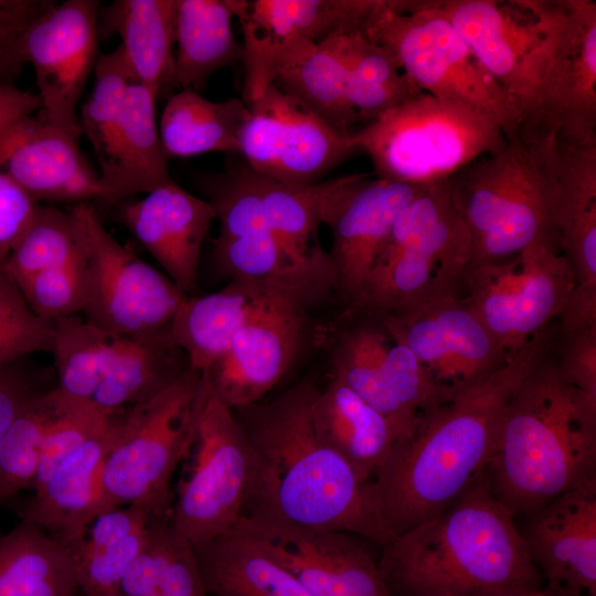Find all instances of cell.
Listing matches in <instances>:
<instances>
[{
  "mask_svg": "<svg viewBox=\"0 0 596 596\" xmlns=\"http://www.w3.org/2000/svg\"><path fill=\"white\" fill-rule=\"evenodd\" d=\"M318 390L306 380L272 402L234 409L256 458L244 517L347 532L383 547L395 534L375 481L362 480L316 432L312 404Z\"/></svg>",
  "mask_w": 596,
  "mask_h": 596,
  "instance_id": "6da1fadb",
  "label": "cell"
},
{
  "mask_svg": "<svg viewBox=\"0 0 596 596\" xmlns=\"http://www.w3.org/2000/svg\"><path fill=\"white\" fill-rule=\"evenodd\" d=\"M547 326L497 370L424 414L374 476L395 536L436 515L488 468L505 406L552 347Z\"/></svg>",
  "mask_w": 596,
  "mask_h": 596,
  "instance_id": "7a4b0ae2",
  "label": "cell"
},
{
  "mask_svg": "<svg viewBox=\"0 0 596 596\" xmlns=\"http://www.w3.org/2000/svg\"><path fill=\"white\" fill-rule=\"evenodd\" d=\"M403 596H479L541 588L514 513L487 475L436 515L396 535L377 561Z\"/></svg>",
  "mask_w": 596,
  "mask_h": 596,
  "instance_id": "3957f363",
  "label": "cell"
},
{
  "mask_svg": "<svg viewBox=\"0 0 596 596\" xmlns=\"http://www.w3.org/2000/svg\"><path fill=\"white\" fill-rule=\"evenodd\" d=\"M551 349L511 395L486 470L515 517L596 483V398L564 381Z\"/></svg>",
  "mask_w": 596,
  "mask_h": 596,
  "instance_id": "277c9868",
  "label": "cell"
},
{
  "mask_svg": "<svg viewBox=\"0 0 596 596\" xmlns=\"http://www.w3.org/2000/svg\"><path fill=\"white\" fill-rule=\"evenodd\" d=\"M552 142L553 135L511 137L502 150L448 179L454 205L470 236V264L508 258L541 236L557 235Z\"/></svg>",
  "mask_w": 596,
  "mask_h": 596,
  "instance_id": "5b68a950",
  "label": "cell"
},
{
  "mask_svg": "<svg viewBox=\"0 0 596 596\" xmlns=\"http://www.w3.org/2000/svg\"><path fill=\"white\" fill-rule=\"evenodd\" d=\"M470 260L448 179L426 185L398 213L361 299L345 310L380 317L462 291Z\"/></svg>",
  "mask_w": 596,
  "mask_h": 596,
  "instance_id": "8992f818",
  "label": "cell"
},
{
  "mask_svg": "<svg viewBox=\"0 0 596 596\" xmlns=\"http://www.w3.org/2000/svg\"><path fill=\"white\" fill-rule=\"evenodd\" d=\"M206 381V372L190 366L152 398L110 413L100 513L129 505L171 511V479L190 447Z\"/></svg>",
  "mask_w": 596,
  "mask_h": 596,
  "instance_id": "52a82bcc",
  "label": "cell"
},
{
  "mask_svg": "<svg viewBox=\"0 0 596 596\" xmlns=\"http://www.w3.org/2000/svg\"><path fill=\"white\" fill-rule=\"evenodd\" d=\"M351 139L370 157L377 178L417 185L447 180L508 142L490 118L426 93L351 132Z\"/></svg>",
  "mask_w": 596,
  "mask_h": 596,
  "instance_id": "ba28073f",
  "label": "cell"
},
{
  "mask_svg": "<svg viewBox=\"0 0 596 596\" xmlns=\"http://www.w3.org/2000/svg\"><path fill=\"white\" fill-rule=\"evenodd\" d=\"M366 36L382 44L422 92L497 123L507 139L520 131V113L454 25L429 0H383Z\"/></svg>",
  "mask_w": 596,
  "mask_h": 596,
  "instance_id": "9c48e42d",
  "label": "cell"
},
{
  "mask_svg": "<svg viewBox=\"0 0 596 596\" xmlns=\"http://www.w3.org/2000/svg\"><path fill=\"white\" fill-rule=\"evenodd\" d=\"M183 461L171 520L194 546L233 529L244 517L256 470L254 449L234 409L217 396L209 377Z\"/></svg>",
  "mask_w": 596,
  "mask_h": 596,
  "instance_id": "30bf717a",
  "label": "cell"
},
{
  "mask_svg": "<svg viewBox=\"0 0 596 596\" xmlns=\"http://www.w3.org/2000/svg\"><path fill=\"white\" fill-rule=\"evenodd\" d=\"M429 3L454 25L505 89L522 121L561 34L564 0H429Z\"/></svg>",
  "mask_w": 596,
  "mask_h": 596,
  "instance_id": "8fae6325",
  "label": "cell"
},
{
  "mask_svg": "<svg viewBox=\"0 0 596 596\" xmlns=\"http://www.w3.org/2000/svg\"><path fill=\"white\" fill-rule=\"evenodd\" d=\"M557 235L508 258L469 264L462 294L509 356L558 317L575 287Z\"/></svg>",
  "mask_w": 596,
  "mask_h": 596,
  "instance_id": "7c38bea8",
  "label": "cell"
},
{
  "mask_svg": "<svg viewBox=\"0 0 596 596\" xmlns=\"http://www.w3.org/2000/svg\"><path fill=\"white\" fill-rule=\"evenodd\" d=\"M343 315L345 324L331 350L332 374L384 415L402 443L424 414L449 400L376 317L347 310Z\"/></svg>",
  "mask_w": 596,
  "mask_h": 596,
  "instance_id": "4fadbf2b",
  "label": "cell"
},
{
  "mask_svg": "<svg viewBox=\"0 0 596 596\" xmlns=\"http://www.w3.org/2000/svg\"><path fill=\"white\" fill-rule=\"evenodd\" d=\"M78 207L87 248L85 320L125 337L168 329L188 295L121 245L89 203H78Z\"/></svg>",
  "mask_w": 596,
  "mask_h": 596,
  "instance_id": "5bb4252c",
  "label": "cell"
},
{
  "mask_svg": "<svg viewBox=\"0 0 596 596\" xmlns=\"http://www.w3.org/2000/svg\"><path fill=\"white\" fill-rule=\"evenodd\" d=\"M382 0H234L243 34L244 98L249 104L296 55L326 39L366 35Z\"/></svg>",
  "mask_w": 596,
  "mask_h": 596,
  "instance_id": "9a60e30c",
  "label": "cell"
},
{
  "mask_svg": "<svg viewBox=\"0 0 596 596\" xmlns=\"http://www.w3.org/2000/svg\"><path fill=\"white\" fill-rule=\"evenodd\" d=\"M247 106L241 153L260 175L287 183H316L358 152L351 132L332 127L274 83Z\"/></svg>",
  "mask_w": 596,
  "mask_h": 596,
  "instance_id": "2e32d148",
  "label": "cell"
},
{
  "mask_svg": "<svg viewBox=\"0 0 596 596\" xmlns=\"http://www.w3.org/2000/svg\"><path fill=\"white\" fill-rule=\"evenodd\" d=\"M376 318L414 353L448 400L509 358L462 291Z\"/></svg>",
  "mask_w": 596,
  "mask_h": 596,
  "instance_id": "e0dca14e",
  "label": "cell"
},
{
  "mask_svg": "<svg viewBox=\"0 0 596 596\" xmlns=\"http://www.w3.org/2000/svg\"><path fill=\"white\" fill-rule=\"evenodd\" d=\"M564 3L561 34L517 136L596 146V2Z\"/></svg>",
  "mask_w": 596,
  "mask_h": 596,
  "instance_id": "ac0fdd59",
  "label": "cell"
},
{
  "mask_svg": "<svg viewBox=\"0 0 596 596\" xmlns=\"http://www.w3.org/2000/svg\"><path fill=\"white\" fill-rule=\"evenodd\" d=\"M97 0L54 2L24 32L20 52L34 68L40 118L79 137L77 106L97 58Z\"/></svg>",
  "mask_w": 596,
  "mask_h": 596,
  "instance_id": "d6986e66",
  "label": "cell"
},
{
  "mask_svg": "<svg viewBox=\"0 0 596 596\" xmlns=\"http://www.w3.org/2000/svg\"><path fill=\"white\" fill-rule=\"evenodd\" d=\"M307 300L278 288L241 328L206 372L212 389L232 409L262 401L286 375L307 332Z\"/></svg>",
  "mask_w": 596,
  "mask_h": 596,
  "instance_id": "ffe728a7",
  "label": "cell"
},
{
  "mask_svg": "<svg viewBox=\"0 0 596 596\" xmlns=\"http://www.w3.org/2000/svg\"><path fill=\"white\" fill-rule=\"evenodd\" d=\"M425 187L363 173L344 175L326 206L323 223L332 233L328 256L334 292L345 309L361 299L398 213Z\"/></svg>",
  "mask_w": 596,
  "mask_h": 596,
  "instance_id": "44dd1931",
  "label": "cell"
},
{
  "mask_svg": "<svg viewBox=\"0 0 596 596\" xmlns=\"http://www.w3.org/2000/svg\"><path fill=\"white\" fill-rule=\"evenodd\" d=\"M286 565L313 596H392L359 536L244 517L238 522Z\"/></svg>",
  "mask_w": 596,
  "mask_h": 596,
  "instance_id": "7402d4cb",
  "label": "cell"
},
{
  "mask_svg": "<svg viewBox=\"0 0 596 596\" xmlns=\"http://www.w3.org/2000/svg\"><path fill=\"white\" fill-rule=\"evenodd\" d=\"M77 139L40 117L25 116L0 135V169L35 203L100 200L99 173Z\"/></svg>",
  "mask_w": 596,
  "mask_h": 596,
  "instance_id": "603a6c76",
  "label": "cell"
},
{
  "mask_svg": "<svg viewBox=\"0 0 596 596\" xmlns=\"http://www.w3.org/2000/svg\"><path fill=\"white\" fill-rule=\"evenodd\" d=\"M525 518L520 534L546 585L567 596H596V483L562 493Z\"/></svg>",
  "mask_w": 596,
  "mask_h": 596,
  "instance_id": "cb8c5ba5",
  "label": "cell"
},
{
  "mask_svg": "<svg viewBox=\"0 0 596 596\" xmlns=\"http://www.w3.org/2000/svg\"><path fill=\"white\" fill-rule=\"evenodd\" d=\"M120 221L188 296L195 290L204 238L216 219L209 201L174 181L125 203Z\"/></svg>",
  "mask_w": 596,
  "mask_h": 596,
  "instance_id": "d4e9b609",
  "label": "cell"
},
{
  "mask_svg": "<svg viewBox=\"0 0 596 596\" xmlns=\"http://www.w3.org/2000/svg\"><path fill=\"white\" fill-rule=\"evenodd\" d=\"M111 439L107 425L65 458L33 491L22 521L76 547L100 514V471Z\"/></svg>",
  "mask_w": 596,
  "mask_h": 596,
  "instance_id": "484cf974",
  "label": "cell"
},
{
  "mask_svg": "<svg viewBox=\"0 0 596 596\" xmlns=\"http://www.w3.org/2000/svg\"><path fill=\"white\" fill-rule=\"evenodd\" d=\"M156 96L132 82L105 158L99 161L102 201L149 193L173 180L156 118Z\"/></svg>",
  "mask_w": 596,
  "mask_h": 596,
  "instance_id": "4316f807",
  "label": "cell"
},
{
  "mask_svg": "<svg viewBox=\"0 0 596 596\" xmlns=\"http://www.w3.org/2000/svg\"><path fill=\"white\" fill-rule=\"evenodd\" d=\"M284 285L234 277L222 290L188 296L170 323V334L190 366L207 372L255 311Z\"/></svg>",
  "mask_w": 596,
  "mask_h": 596,
  "instance_id": "83f0119b",
  "label": "cell"
},
{
  "mask_svg": "<svg viewBox=\"0 0 596 596\" xmlns=\"http://www.w3.org/2000/svg\"><path fill=\"white\" fill-rule=\"evenodd\" d=\"M177 0H115L99 10L98 34H118L135 83L158 98L175 87Z\"/></svg>",
  "mask_w": 596,
  "mask_h": 596,
  "instance_id": "f1b7e54d",
  "label": "cell"
},
{
  "mask_svg": "<svg viewBox=\"0 0 596 596\" xmlns=\"http://www.w3.org/2000/svg\"><path fill=\"white\" fill-rule=\"evenodd\" d=\"M193 549L210 596H313L240 523Z\"/></svg>",
  "mask_w": 596,
  "mask_h": 596,
  "instance_id": "f546056e",
  "label": "cell"
},
{
  "mask_svg": "<svg viewBox=\"0 0 596 596\" xmlns=\"http://www.w3.org/2000/svg\"><path fill=\"white\" fill-rule=\"evenodd\" d=\"M312 421L321 439L364 481L374 480L397 443L385 416L333 374L315 396Z\"/></svg>",
  "mask_w": 596,
  "mask_h": 596,
  "instance_id": "4dcf8cb0",
  "label": "cell"
},
{
  "mask_svg": "<svg viewBox=\"0 0 596 596\" xmlns=\"http://www.w3.org/2000/svg\"><path fill=\"white\" fill-rule=\"evenodd\" d=\"M552 150L560 247L575 285L596 286V146H574L553 136Z\"/></svg>",
  "mask_w": 596,
  "mask_h": 596,
  "instance_id": "1f68e13d",
  "label": "cell"
},
{
  "mask_svg": "<svg viewBox=\"0 0 596 596\" xmlns=\"http://www.w3.org/2000/svg\"><path fill=\"white\" fill-rule=\"evenodd\" d=\"M217 267L234 277L273 281L302 296L309 305L334 292L328 253L300 257L287 249L272 233L255 232L214 241Z\"/></svg>",
  "mask_w": 596,
  "mask_h": 596,
  "instance_id": "d6a6232c",
  "label": "cell"
},
{
  "mask_svg": "<svg viewBox=\"0 0 596 596\" xmlns=\"http://www.w3.org/2000/svg\"><path fill=\"white\" fill-rule=\"evenodd\" d=\"M74 546L22 521L0 534V596H77Z\"/></svg>",
  "mask_w": 596,
  "mask_h": 596,
  "instance_id": "836d02e7",
  "label": "cell"
},
{
  "mask_svg": "<svg viewBox=\"0 0 596 596\" xmlns=\"http://www.w3.org/2000/svg\"><path fill=\"white\" fill-rule=\"evenodd\" d=\"M234 0H177L175 87L199 92L217 70L242 60Z\"/></svg>",
  "mask_w": 596,
  "mask_h": 596,
  "instance_id": "e575fe53",
  "label": "cell"
},
{
  "mask_svg": "<svg viewBox=\"0 0 596 596\" xmlns=\"http://www.w3.org/2000/svg\"><path fill=\"white\" fill-rule=\"evenodd\" d=\"M152 514L157 513L129 505L93 520L74 547L78 586L85 596H119L121 581L143 547Z\"/></svg>",
  "mask_w": 596,
  "mask_h": 596,
  "instance_id": "d590c367",
  "label": "cell"
},
{
  "mask_svg": "<svg viewBox=\"0 0 596 596\" xmlns=\"http://www.w3.org/2000/svg\"><path fill=\"white\" fill-rule=\"evenodd\" d=\"M249 118L245 102H212L193 91H180L167 102L159 132L167 158L211 151L241 153V137Z\"/></svg>",
  "mask_w": 596,
  "mask_h": 596,
  "instance_id": "8d00e7d4",
  "label": "cell"
},
{
  "mask_svg": "<svg viewBox=\"0 0 596 596\" xmlns=\"http://www.w3.org/2000/svg\"><path fill=\"white\" fill-rule=\"evenodd\" d=\"M190 363L170 327L146 337H128L124 349L91 401L111 413L143 403L175 382Z\"/></svg>",
  "mask_w": 596,
  "mask_h": 596,
  "instance_id": "74e56055",
  "label": "cell"
},
{
  "mask_svg": "<svg viewBox=\"0 0 596 596\" xmlns=\"http://www.w3.org/2000/svg\"><path fill=\"white\" fill-rule=\"evenodd\" d=\"M345 70V94L360 120H374L422 93L382 44L363 33L333 35L322 41Z\"/></svg>",
  "mask_w": 596,
  "mask_h": 596,
  "instance_id": "f35d334b",
  "label": "cell"
},
{
  "mask_svg": "<svg viewBox=\"0 0 596 596\" xmlns=\"http://www.w3.org/2000/svg\"><path fill=\"white\" fill-rule=\"evenodd\" d=\"M119 596H210L193 545L171 511L152 514L143 547L126 572Z\"/></svg>",
  "mask_w": 596,
  "mask_h": 596,
  "instance_id": "ab89813d",
  "label": "cell"
},
{
  "mask_svg": "<svg viewBox=\"0 0 596 596\" xmlns=\"http://www.w3.org/2000/svg\"><path fill=\"white\" fill-rule=\"evenodd\" d=\"M344 177L310 184L276 181L256 172L264 223L287 249L300 257L323 254L315 241L323 214Z\"/></svg>",
  "mask_w": 596,
  "mask_h": 596,
  "instance_id": "60d3db41",
  "label": "cell"
},
{
  "mask_svg": "<svg viewBox=\"0 0 596 596\" xmlns=\"http://www.w3.org/2000/svg\"><path fill=\"white\" fill-rule=\"evenodd\" d=\"M53 345L56 386L91 400L124 349L128 337L100 329L81 317L54 320Z\"/></svg>",
  "mask_w": 596,
  "mask_h": 596,
  "instance_id": "b9f144b4",
  "label": "cell"
},
{
  "mask_svg": "<svg viewBox=\"0 0 596 596\" xmlns=\"http://www.w3.org/2000/svg\"><path fill=\"white\" fill-rule=\"evenodd\" d=\"M85 254L86 234L78 204L70 211L36 204L29 225L0 268L17 281L70 265Z\"/></svg>",
  "mask_w": 596,
  "mask_h": 596,
  "instance_id": "7bdbcfd3",
  "label": "cell"
},
{
  "mask_svg": "<svg viewBox=\"0 0 596 596\" xmlns=\"http://www.w3.org/2000/svg\"><path fill=\"white\" fill-rule=\"evenodd\" d=\"M274 84L343 132L350 134V127L360 120L347 98L343 64L322 42L285 64Z\"/></svg>",
  "mask_w": 596,
  "mask_h": 596,
  "instance_id": "ee69618b",
  "label": "cell"
},
{
  "mask_svg": "<svg viewBox=\"0 0 596 596\" xmlns=\"http://www.w3.org/2000/svg\"><path fill=\"white\" fill-rule=\"evenodd\" d=\"M64 400L57 386L36 395L0 439V504L32 488L44 439Z\"/></svg>",
  "mask_w": 596,
  "mask_h": 596,
  "instance_id": "f6af8a7d",
  "label": "cell"
},
{
  "mask_svg": "<svg viewBox=\"0 0 596 596\" xmlns=\"http://www.w3.org/2000/svg\"><path fill=\"white\" fill-rule=\"evenodd\" d=\"M93 72L94 88L81 108L78 125L99 162L109 149L134 79L120 45L98 53Z\"/></svg>",
  "mask_w": 596,
  "mask_h": 596,
  "instance_id": "bcb514c9",
  "label": "cell"
},
{
  "mask_svg": "<svg viewBox=\"0 0 596 596\" xmlns=\"http://www.w3.org/2000/svg\"><path fill=\"white\" fill-rule=\"evenodd\" d=\"M55 323L35 313L0 268V369L36 352L53 351Z\"/></svg>",
  "mask_w": 596,
  "mask_h": 596,
  "instance_id": "7dc6e473",
  "label": "cell"
},
{
  "mask_svg": "<svg viewBox=\"0 0 596 596\" xmlns=\"http://www.w3.org/2000/svg\"><path fill=\"white\" fill-rule=\"evenodd\" d=\"M109 415L91 400L65 393L63 406L44 439L31 489H38L65 458L100 432L107 425Z\"/></svg>",
  "mask_w": 596,
  "mask_h": 596,
  "instance_id": "c3c4849f",
  "label": "cell"
},
{
  "mask_svg": "<svg viewBox=\"0 0 596 596\" xmlns=\"http://www.w3.org/2000/svg\"><path fill=\"white\" fill-rule=\"evenodd\" d=\"M86 254L76 262L14 281L30 308L50 320L76 316L86 304Z\"/></svg>",
  "mask_w": 596,
  "mask_h": 596,
  "instance_id": "681fc988",
  "label": "cell"
},
{
  "mask_svg": "<svg viewBox=\"0 0 596 596\" xmlns=\"http://www.w3.org/2000/svg\"><path fill=\"white\" fill-rule=\"evenodd\" d=\"M56 386L54 369L18 360L0 369V439L22 408L36 395Z\"/></svg>",
  "mask_w": 596,
  "mask_h": 596,
  "instance_id": "f907efd6",
  "label": "cell"
},
{
  "mask_svg": "<svg viewBox=\"0 0 596 596\" xmlns=\"http://www.w3.org/2000/svg\"><path fill=\"white\" fill-rule=\"evenodd\" d=\"M551 351L564 381L596 398V327L570 333L557 327Z\"/></svg>",
  "mask_w": 596,
  "mask_h": 596,
  "instance_id": "816d5d0a",
  "label": "cell"
},
{
  "mask_svg": "<svg viewBox=\"0 0 596 596\" xmlns=\"http://www.w3.org/2000/svg\"><path fill=\"white\" fill-rule=\"evenodd\" d=\"M55 1L0 0V81L19 72L20 43L28 28Z\"/></svg>",
  "mask_w": 596,
  "mask_h": 596,
  "instance_id": "f5cc1de1",
  "label": "cell"
},
{
  "mask_svg": "<svg viewBox=\"0 0 596 596\" xmlns=\"http://www.w3.org/2000/svg\"><path fill=\"white\" fill-rule=\"evenodd\" d=\"M36 204L0 169V267L29 225Z\"/></svg>",
  "mask_w": 596,
  "mask_h": 596,
  "instance_id": "db71d44e",
  "label": "cell"
},
{
  "mask_svg": "<svg viewBox=\"0 0 596 596\" xmlns=\"http://www.w3.org/2000/svg\"><path fill=\"white\" fill-rule=\"evenodd\" d=\"M558 317L564 333L596 327V286H575Z\"/></svg>",
  "mask_w": 596,
  "mask_h": 596,
  "instance_id": "11a10c76",
  "label": "cell"
},
{
  "mask_svg": "<svg viewBox=\"0 0 596 596\" xmlns=\"http://www.w3.org/2000/svg\"><path fill=\"white\" fill-rule=\"evenodd\" d=\"M41 109L38 93L20 89L9 81H0V135L17 120Z\"/></svg>",
  "mask_w": 596,
  "mask_h": 596,
  "instance_id": "9f6ffc18",
  "label": "cell"
},
{
  "mask_svg": "<svg viewBox=\"0 0 596 596\" xmlns=\"http://www.w3.org/2000/svg\"><path fill=\"white\" fill-rule=\"evenodd\" d=\"M479 596H567L547 585L538 589L501 590Z\"/></svg>",
  "mask_w": 596,
  "mask_h": 596,
  "instance_id": "6f0895ef",
  "label": "cell"
},
{
  "mask_svg": "<svg viewBox=\"0 0 596 596\" xmlns=\"http://www.w3.org/2000/svg\"><path fill=\"white\" fill-rule=\"evenodd\" d=\"M1 534V533H0Z\"/></svg>",
  "mask_w": 596,
  "mask_h": 596,
  "instance_id": "680465c9",
  "label": "cell"
}]
</instances>
